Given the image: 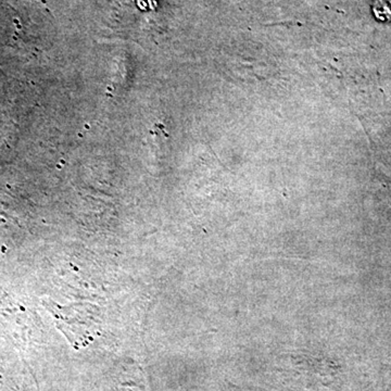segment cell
Segmentation results:
<instances>
[{
    "mask_svg": "<svg viewBox=\"0 0 391 391\" xmlns=\"http://www.w3.org/2000/svg\"><path fill=\"white\" fill-rule=\"evenodd\" d=\"M373 14L380 21H391V0H376L373 5Z\"/></svg>",
    "mask_w": 391,
    "mask_h": 391,
    "instance_id": "6da1fadb",
    "label": "cell"
}]
</instances>
